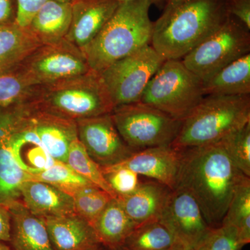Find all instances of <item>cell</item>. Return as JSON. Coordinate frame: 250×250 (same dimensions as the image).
I'll use <instances>...</instances> for the list:
<instances>
[{"label": "cell", "instance_id": "ee69618b", "mask_svg": "<svg viewBox=\"0 0 250 250\" xmlns=\"http://www.w3.org/2000/svg\"><path fill=\"white\" fill-rule=\"evenodd\" d=\"M107 250H127L123 246L119 247V248H113V249H107Z\"/></svg>", "mask_w": 250, "mask_h": 250}, {"label": "cell", "instance_id": "f35d334b", "mask_svg": "<svg viewBox=\"0 0 250 250\" xmlns=\"http://www.w3.org/2000/svg\"><path fill=\"white\" fill-rule=\"evenodd\" d=\"M118 1L121 3L125 2V1H136V0H118ZM147 1H149L152 5H155L159 9H164V8L165 7L166 0H147Z\"/></svg>", "mask_w": 250, "mask_h": 250}, {"label": "cell", "instance_id": "b9f144b4", "mask_svg": "<svg viewBox=\"0 0 250 250\" xmlns=\"http://www.w3.org/2000/svg\"><path fill=\"white\" fill-rule=\"evenodd\" d=\"M81 250H107L103 245H98V246L91 247V248H87V249Z\"/></svg>", "mask_w": 250, "mask_h": 250}, {"label": "cell", "instance_id": "d6986e66", "mask_svg": "<svg viewBox=\"0 0 250 250\" xmlns=\"http://www.w3.org/2000/svg\"><path fill=\"white\" fill-rule=\"evenodd\" d=\"M11 217V243L14 250H54L43 218L33 214L21 201L6 205Z\"/></svg>", "mask_w": 250, "mask_h": 250}, {"label": "cell", "instance_id": "3957f363", "mask_svg": "<svg viewBox=\"0 0 250 250\" xmlns=\"http://www.w3.org/2000/svg\"><path fill=\"white\" fill-rule=\"evenodd\" d=\"M151 6L147 0L120 3L111 19L82 51L92 71L101 73L111 64L150 45Z\"/></svg>", "mask_w": 250, "mask_h": 250}, {"label": "cell", "instance_id": "7a4b0ae2", "mask_svg": "<svg viewBox=\"0 0 250 250\" xmlns=\"http://www.w3.org/2000/svg\"><path fill=\"white\" fill-rule=\"evenodd\" d=\"M163 10L150 45L166 60H182L229 16L226 0H188Z\"/></svg>", "mask_w": 250, "mask_h": 250}, {"label": "cell", "instance_id": "d4e9b609", "mask_svg": "<svg viewBox=\"0 0 250 250\" xmlns=\"http://www.w3.org/2000/svg\"><path fill=\"white\" fill-rule=\"evenodd\" d=\"M92 227L100 244L106 249H113L123 246L137 225L118 200L112 199Z\"/></svg>", "mask_w": 250, "mask_h": 250}, {"label": "cell", "instance_id": "5b68a950", "mask_svg": "<svg viewBox=\"0 0 250 250\" xmlns=\"http://www.w3.org/2000/svg\"><path fill=\"white\" fill-rule=\"evenodd\" d=\"M26 104L77 121L109 114L115 106L100 74L90 71L36 88Z\"/></svg>", "mask_w": 250, "mask_h": 250}, {"label": "cell", "instance_id": "7402d4cb", "mask_svg": "<svg viewBox=\"0 0 250 250\" xmlns=\"http://www.w3.org/2000/svg\"><path fill=\"white\" fill-rule=\"evenodd\" d=\"M72 21V3L51 0L38 10L28 29L42 45L65 39Z\"/></svg>", "mask_w": 250, "mask_h": 250}, {"label": "cell", "instance_id": "74e56055", "mask_svg": "<svg viewBox=\"0 0 250 250\" xmlns=\"http://www.w3.org/2000/svg\"><path fill=\"white\" fill-rule=\"evenodd\" d=\"M11 231V213L6 206L0 203V241L10 242Z\"/></svg>", "mask_w": 250, "mask_h": 250}, {"label": "cell", "instance_id": "cb8c5ba5", "mask_svg": "<svg viewBox=\"0 0 250 250\" xmlns=\"http://www.w3.org/2000/svg\"><path fill=\"white\" fill-rule=\"evenodd\" d=\"M202 81L205 96L250 95V54L237 59Z\"/></svg>", "mask_w": 250, "mask_h": 250}, {"label": "cell", "instance_id": "4316f807", "mask_svg": "<svg viewBox=\"0 0 250 250\" xmlns=\"http://www.w3.org/2000/svg\"><path fill=\"white\" fill-rule=\"evenodd\" d=\"M174 241L169 230L156 220L136 227L123 246L127 250H166Z\"/></svg>", "mask_w": 250, "mask_h": 250}, {"label": "cell", "instance_id": "277c9868", "mask_svg": "<svg viewBox=\"0 0 250 250\" xmlns=\"http://www.w3.org/2000/svg\"><path fill=\"white\" fill-rule=\"evenodd\" d=\"M250 123V95H206L182 121L171 147L178 150L220 142Z\"/></svg>", "mask_w": 250, "mask_h": 250}, {"label": "cell", "instance_id": "f546056e", "mask_svg": "<svg viewBox=\"0 0 250 250\" xmlns=\"http://www.w3.org/2000/svg\"><path fill=\"white\" fill-rule=\"evenodd\" d=\"M37 87L33 86L16 70L0 75V110L27 103Z\"/></svg>", "mask_w": 250, "mask_h": 250}, {"label": "cell", "instance_id": "d590c367", "mask_svg": "<svg viewBox=\"0 0 250 250\" xmlns=\"http://www.w3.org/2000/svg\"><path fill=\"white\" fill-rule=\"evenodd\" d=\"M226 4L229 14L250 29V0H226Z\"/></svg>", "mask_w": 250, "mask_h": 250}, {"label": "cell", "instance_id": "4fadbf2b", "mask_svg": "<svg viewBox=\"0 0 250 250\" xmlns=\"http://www.w3.org/2000/svg\"><path fill=\"white\" fill-rule=\"evenodd\" d=\"M11 146L15 159L24 172L39 173L53 165L56 161L41 142L24 104L11 107Z\"/></svg>", "mask_w": 250, "mask_h": 250}, {"label": "cell", "instance_id": "9a60e30c", "mask_svg": "<svg viewBox=\"0 0 250 250\" xmlns=\"http://www.w3.org/2000/svg\"><path fill=\"white\" fill-rule=\"evenodd\" d=\"M119 4L118 0L73 1L71 24L65 39L83 51L111 19Z\"/></svg>", "mask_w": 250, "mask_h": 250}, {"label": "cell", "instance_id": "1f68e13d", "mask_svg": "<svg viewBox=\"0 0 250 250\" xmlns=\"http://www.w3.org/2000/svg\"><path fill=\"white\" fill-rule=\"evenodd\" d=\"M237 168L250 177V123L220 141Z\"/></svg>", "mask_w": 250, "mask_h": 250}, {"label": "cell", "instance_id": "52a82bcc", "mask_svg": "<svg viewBox=\"0 0 250 250\" xmlns=\"http://www.w3.org/2000/svg\"><path fill=\"white\" fill-rule=\"evenodd\" d=\"M111 115L122 139L133 152L170 146L182 123L141 102L116 106Z\"/></svg>", "mask_w": 250, "mask_h": 250}, {"label": "cell", "instance_id": "f6af8a7d", "mask_svg": "<svg viewBox=\"0 0 250 250\" xmlns=\"http://www.w3.org/2000/svg\"></svg>", "mask_w": 250, "mask_h": 250}, {"label": "cell", "instance_id": "8992f818", "mask_svg": "<svg viewBox=\"0 0 250 250\" xmlns=\"http://www.w3.org/2000/svg\"><path fill=\"white\" fill-rule=\"evenodd\" d=\"M202 81L182 60H165L149 81L141 103L182 121L205 97Z\"/></svg>", "mask_w": 250, "mask_h": 250}, {"label": "cell", "instance_id": "ac0fdd59", "mask_svg": "<svg viewBox=\"0 0 250 250\" xmlns=\"http://www.w3.org/2000/svg\"><path fill=\"white\" fill-rule=\"evenodd\" d=\"M42 218L54 250H81L101 245L93 227L77 213Z\"/></svg>", "mask_w": 250, "mask_h": 250}, {"label": "cell", "instance_id": "8d00e7d4", "mask_svg": "<svg viewBox=\"0 0 250 250\" xmlns=\"http://www.w3.org/2000/svg\"><path fill=\"white\" fill-rule=\"evenodd\" d=\"M17 11L16 0H0V25L15 22Z\"/></svg>", "mask_w": 250, "mask_h": 250}, {"label": "cell", "instance_id": "2e32d148", "mask_svg": "<svg viewBox=\"0 0 250 250\" xmlns=\"http://www.w3.org/2000/svg\"><path fill=\"white\" fill-rule=\"evenodd\" d=\"M24 104L36 134L47 152L54 160L66 162L70 146L78 139L76 121Z\"/></svg>", "mask_w": 250, "mask_h": 250}, {"label": "cell", "instance_id": "30bf717a", "mask_svg": "<svg viewBox=\"0 0 250 250\" xmlns=\"http://www.w3.org/2000/svg\"><path fill=\"white\" fill-rule=\"evenodd\" d=\"M31 85L42 86L91 71L83 52L67 39L41 45L18 67Z\"/></svg>", "mask_w": 250, "mask_h": 250}, {"label": "cell", "instance_id": "9c48e42d", "mask_svg": "<svg viewBox=\"0 0 250 250\" xmlns=\"http://www.w3.org/2000/svg\"><path fill=\"white\" fill-rule=\"evenodd\" d=\"M165 60L148 45L100 73L115 107L141 102L148 83Z\"/></svg>", "mask_w": 250, "mask_h": 250}, {"label": "cell", "instance_id": "7c38bea8", "mask_svg": "<svg viewBox=\"0 0 250 250\" xmlns=\"http://www.w3.org/2000/svg\"><path fill=\"white\" fill-rule=\"evenodd\" d=\"M159 221L175 240L190 249H194L210 228L195 199L179 188L171 190Z\"/></svg>", "mask_w": 250, "mask_h": 250}, {"label": "cell", "instance_id": "603a6c76", "mask_svg": "<svg viewBox=\"0 0 250 250\" xmlns=\"http://www.w3.org/2000/svg\"><path fill=\"white\" fill-rule=\"evenodd\" d=\"M42 44L27 27L16 22L0 25V75L16 70Z\"/></svg>", "mask_w": 250, "mask_h": 250}, {"label": "cell", "instance_id": "5bb4252c", "mask_svg": "<svg viewBox=\"0 0 250 250\" xmlns=\"http://www.w3.org/2000/svg\"><path fill=\"white\" fill-rule=\"evenodd\" d=\"M182 156V150L170 146H159L133 152L117 165L156 181L172 190L177 187Z\"/></svg>", "mask_w": 250, "mask_h": 250}, {"label": "cell", "instance_id": "e0dca14e", "mask_svg": "<svg viewBox=\"0 0 250 250\" xmlns=\"http://www.w3.org/2000/svg\"><path fill=\"white\" fill-rule=\"evenodd\" d=\"M11 107L0 110V203L19 201L21 188L29 174L20 167L11 146Z\"/></svg>", "mask_w": 250, "mask_h": 250}, {"label": "cell", "instance_id": "e575fe53", "mask_svg": "<svg viewBox=\"0 0 250 250\" xmlns=\"http://www.w3.org/2000/svg\"><path fill=\"white\" fill-rule=\"evenodd\" d=\"M18 11L15 22L22 27H27L33 16L47 1L51 0H16ZM55 1L73 2L76 0H55Z\"/></svg>", "mask_w": 250, "mask_h": 250}, {"label": "cell", "instance_id": "836d02e7", "mask_svg": "<svg viewBox=\"0 0 250 250\" xmlns=\"http://www.w3.org/2000/svg\"><path fill=\"white\" fill-rule=\"evenodd\" d=\"M101 167L104 177L114 192L116 198L133 193L142 182L139 174L117 164Z\"/></svg>", "mask_w": 250, "mask_h": 250}, {"label": "cell", "instance_id": "ba28073f", "mask_svg": "<svg viewBox=\"0 0 250 250\" xmlns=\"http://www.w3.org/2000/svg\"><path fill=\"white\" fill-rule=\"evenodd\" d=\"M250 54V29L229 16L223 24L182 59L205 80L237 59Z\"/></svg>", "mask_w": 250, "mask_h": 250}, {"label": "cell", "instance_id": "ab89813d", "mask_svg": "<svg viewBox=\"0 0 250 250\" xmlns=\"http://www.w3.org/2000/svg\"><path fill=\"white\" fill-rule=\"evenodd\" d=\"M193 249H190V248H188L187 246H186L185 245L183 244L182 242L177 241V240H175V241L174 242L173 244L172 245L166 250H192Z\"/></svg>", "mask_w": 250, "mask_h": 250}, {"label": "cell", "instance_id": "4dcf8cb0", "mask_svg": "<svg viewBox=\"0 0 250 250\" xmlns=\"http://www.w3.org/2000/svg\"><path fill=\"white\" fill-rule=\"evenodd\" d=\"M75 211L93 226L102 212L113 198L98 187L85 188L72 197Z\"/></svg>", "mask_w": 250, "mask_h": 250}, {"label": "cell", "instance_id": "484cf974", "mask_svg": "<svg viewBox=\"0 0 250 250\" xmlns=\"http://www.w3.org/2000/svg\"><path fill=\"white\" fill-rule=\"evenodd\" d=\"M221 224L237 230L243 246L250 242V177H246L237 188Z\"/></svg>", "mask_w": 250, "mask_h": 250}, {"label": "cell", "instance_id": "f1b7e54d", "mask_svg": "<svg viewBox=\"0 0 250 250\" xmlns=\"http://www.w3.org/2000/svg\"><path fill=\"white\" fill-rule=\"evenodd\" d=\"M65 163L77 173L116 199L114 192L104 177L101 166L90 157L78 139L70 146Z\"/></svg>", "mask_w": 250, "mask_h": 250}, {"label": "cell", "instance_id": "7bdbcfd3", "mask_svg": "<svg viewBox=\"0 0 250 250\" xmlns=\"http://www.w3.org/2000/svg\"><path fill=\"white\" fill-rule=\"evenodd\" d=\"M0 250H12L9 246H6L4 242L0 241Z\"/></svg>", "mask_w": 250, "mask_h": 250}, {"label": "cell", "instance_id": "ffe728a7", "mask_svg": "<svg viewBox=\"0 0 250 250\" xmlns=\"http://www.w3.org/2000/svg\"><path fill=\"white\" fill-rule=\"evenodd\" d=\"M171 190L156 181H142L136 191L117 197L123 209L137 226L160 218Z\"/></svg>", "mask_w": 250, "mask_h": 250}, {"label": "cell", "instance_id": "6da1fadb", "mask_svg": "<svg viewBox=\"0 0 250 250\" xmlns=\"http://www.w3.org/2000/svg\"><path fill=\"white\" fill-rule=\"evenodd\" d=\"M182 151L177 188L198 204L210 228L221 225L233 194L247 176L238 170L220 142Z\"/></svg>", "mask_w": 250, "mask_h": 250}, {"label": "cell", "instance_id": "60d3db41", "mask_svg": "<svg viewBox=\"0 0 250 250\" xmlns=\"http://www.w3.org/2000/svg\"><path fill=\"white\" fill-rule=\"evenodd\" d=\"M188 1V0H166L165 8L171 7V6H175V5L180 4L184 1Z\"/></svg>", "mask_w": 250, "mask_h": 250}, {"label": "cell", "instance_id": "d6a6232c", "mask_svg": "<svg viewBox=\"0 0 250 250\" xmlns=\"http://www.w3.org/2000/svg\"><path fill=\"white\" fill-rule=\"evenodd\" d=\"M236 229L221 224L217 228H210L194 250H241L243 248Z\"/></svg>", "mask_w": 250, "mask_h": 250}, {"label": "cell", "instance_id": "83f0119b", "mask_svg": "<svg viewBox=\"0 0 250 250\" xmlns=\"http://www.w3.org/2000/svg\"><path fill=\"white\" fill-rule=\"evenodd\" d=\"M29 180L50 184L72 197L85 188L96 187L77 173L67 163L58 161L46 170L31 174Z\"/></svg>", "mask_w": 250, "mask_h": 250}, {"label": "cell", "instance_id": "44dd1931", "mask_svg": "<svg viewBox=\"0 0 250 250\" xmlns=\"http://www.w3.org/2000/svg\"><path fill=\"white\" fill-rule=\"evenodd\" d=\"M21 195L26 208L41 218L76 213L72 197L45 182H24Z\"/></svg>", "mask_w": 250, "mask_h": 250}, {"label": "cell", "instance_id": "8fae6325", "mask_svg": "<svg viewBox=\"0 0 250 250\" xmlns=\"http://www.w3.org/2000/svg\"><path fill=\"white\" fill-rule=\"evenodd\" d=\"M76 123L79 141L101 167L119 164L133 154L118 133L111 113L79 120Z\"/></svg>", "mask_w": 250, "mask_h": 250}]
</instances>
